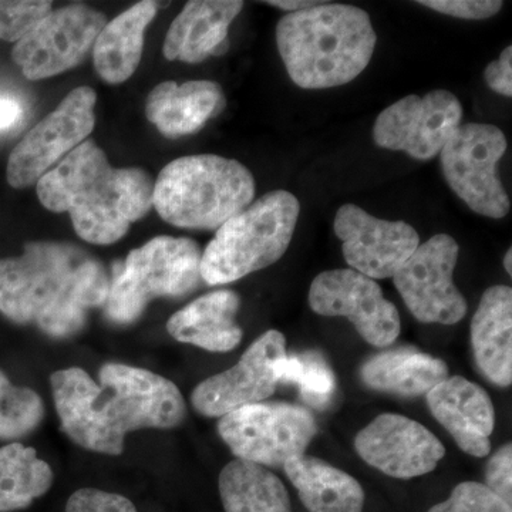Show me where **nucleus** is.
I'll return each instance as SVG.
<instances>
[{
  "label": "nucleus",
  "mask_w": 512,
  "mask_h": 512,
  "mask_svg": "<svg viewBox=\"0 0 512 512\" xmlns=\"http://www.w3.org/2000/svg\"><path fill=\"white\" fill-rule=\"evenodd\" d=\"M50 386L63 433L77 446L106 456L123 454L133 431L175 429L187 417L175 383L123 363L101 366L99 383L80 367L57 370Z\"/></svg>",
  "instance_id": "nucleus-1"
},
{
  "label": "nucleus",
  "mask_w": 512,
  "mask_h": 512,
  "mask_svg": "<svg viewBox=\"0 0 512 512\" xmlns=\"http://www.w3.org/2000/svg\"><path fill=\"white\" fill-rule=\"evenodd\" d=\"M110 275L96 256L67 242H29L23 254L0 258V313L35 326L53 339H69L103 308Z\"/></svg>",
  "instance_id": "nucleus-2"
},
{
  "label": "nucleus",
  "mask_w": 512,
  "mask_h": 512,
  "mask_svg": "<svg viewBox=\"0 0 512 512\" xmlns=\"http://www.w3.org/2000/svg\"><path fill=\"white\" fill-rule=\"evenodd\" d=\"M36 194L46 210L67 212L83 241L111 245L151 211L154 181L141 168L111 167L86 140L37 181Z\"/></svg>",
  "instance_id": "nucleus-3"
},
{
  "label": "nucleus",
  "mask_w": 512,
  "mask_h": 512,
  "mask_svg": "<svg viewBox=\"0 0 512 512\" xmlns=\"http://www.w3.org/2000/svg\"><path fill=\"white\" fill-rule=\"evenodd\" d=\"M370 16L352 5L322 3L288 13L276 25V45L289 77L306 90L355 80L375 52Z\"/></svg>",
  "instance_id": "nucleus-4"
},
{
  "label": "nucleus",
  "mask_w": 512,
  "mask_h": 512,
  "mask_svg": "<svg viewBox=\"0 0 512 512\" xmlns=\"http://www.w3.org/2000/svg\"><path fill=\"white\" fill-rule=\"evenodd\" d=\"M255 198V178L239 161L198 154L165 165L154 183L153 207L177 228L217 231Z\"/></svg>",
  "instance_id": "nucleus-5"
},
{
  "label": "nucleus",
  "mask_w": 512,
  "mask_h": 512,
  "mask_svg": "<svg viewBox=\"0 0 512 512\" xmlns=\"http://www.w3.org/2000/svg\"><path fill=\"white\" fill-rule=\"evenodd\" d=\"M301 214L298 198L275 190L229 218L201 258L202 281L224 285L278 262L291 245Z\"/></svg>",
  "instance_id": "nucleus-6"
},
{
  "label": "nucleus",
  "mask_w": 512,
  "mask_h": 512,
  "mask_svg": "<svg viewBox=\"0 0 512 512\" xmlns=\"http://www.w3.org/2000/svg\"><path fill=\"white\" fill-rule=\"evenodd\" d=\"M202 251L185 237H156L114 262L104 316L116 325H131L157 298H183L200 286Z\"/></svg>",
  "instance_id": "nucleus-7"
},
{
  "label": "nucleus",
  "mask_w": 512,
  "mask_h": 512,
  "mask_svg": "<svg viewBox=\"0 0 512 512\" xmlns=\"http://www.w3.org/2000/svg\"><path fill=\"white\" fill-rule=\"evenodd\" d=\"M318 426L308 409L296 404L261 402L239 407L218 421V433L238 460L282 467L303 456Z\"/></svg>",
  "instance_id": "nucleus-8"
},
{
  "label": "nucleus",
  "mask_w": 512,
  "mask_h": 512,
  "mask_svg": "<svg viewBox=\"0 0 512 512\" xmlns=\"http://www.w3.org/2000/svg\"><path fill=\"white\" fill-rule=\"evenodd\" d=\"M507 147L500 128L467 123L457 128L440 153L441 168L451 190L470 210L494 220L504 218L511 208L498 177V163Z\"/></svg>",
  "instance_id": "nucleus-9"
},
{
  "label": "nucleus",
  "mask_w": 512,
  "mask_h": 512,
  "mask_svg": "<svg viewBox=\"0 0 512 512\" xmlns=\"http://www.w3.org/2000/svg\"><path fill=\"white\" fill-rule=\"evenodd\" d=\"M96 101L92 87H77L67 94L13 148L6 168L8 183L18 190L37 184L53 165L84 143L96 126Z\"/></svg>",
  "instance_id": "nucleus-10"
},
{
  "label": "nucleus",
  "mask_w": 512,
  "mask_h": 512,
  "mask_svg": "<svg viewBox=\"0 0 512 512\" xmlns=\"http://www.w3.org/2000/svg\"><path fill=\"white\" fill-rule=\"evenodd\" d=\"M458 252L456 239L434 235L394 274L397 291L420 322L454 325L466 316L467 301L453 282Z\"/></svg>",
  "instance_id": "nucleus-11"
},
{
  "label": "nucleus",
  "mask_w": 512,
  "mask_h": 512,
  "mask_svg": "<svg viewBox=\"0 0 512 512\" xmlns=\"http://www.w3.org/2000/svg\"><path fill=\"white\" fill-rule=\"evenodd\" d=\"M103 13L73 5L52 10L13 47L12 59L26 79H49L74 69L86 59L106 26Z\"/></svg>",
  "instance_id": "nucleus-12"
},
{
  "label": "nucleus",
  "mask_w": 512,
  "mask_h": 512,
  "mask_svg": "<svg viewBox=\"0 0 512 512\" xmlns=\"http://www.w3.org/2000/svg\"><path fill=\"white\" fill-rule=\"evenodd\" d=\"M286 357L284 333L268 330L237 365L198 384L192 390V406L202 416L222 417L239 407L265 402L281 383Z\"/></svg>",
  "instance_id": "nucleus-13"
},
{
  "label": "nucleus",
  "mask_w": 512,
  "mask_h": 512,
  "mask_svg": "<svg viewBox=\"0 0 512 512\" xmlns=\"http://www.w3.org/2000/svg\"><path fill=\"white\" fill-rule=\"evenodd\" d=\"M463 120L460 100L447 90L407 96L377 117L373 138L386 150L404 151L416 160L439 156Z\"/></svg>",
  "instance_id": "nucleus-14"
},
{
  "label": "nucleus",
  "mask_w": 512,
  "mask_h": 512,
  "mask_svg": "<svg viewBox=\"0 0 512 512\" xmlns=\"http://www.w3.org/2000/svg\"><path fill=\"white\" fill-rule=\"evenodd\" d=\"M309 306L322 316H342L375 348H387L399 338L402 320L373 279L353 269L325 271L313 279Z\"/></svg>",
  "instance_id": "nucleus-15"
},
{
  "label": "nucleus",
  "mask_w": 512,
  "mask_h": 512,
  "mask_svg": "<svg viewBox=\"0 0 512 512\" xmlns=\"http://www.w3.org/2000/svg\"><path fill=\"white\" fill-rule=\"evenodd\" d=\"M333 227L350 268L373 281L393 278L420 245L412 225L379 220L355 204L339 208Z\"/></svg>",
  "instance_id": "nucleus-16"
},
{
  "label": "nucleus",
  "mask_w": 512,
  "mask_h": 512,
  "mask_svg": "<svg viewBox=\"0 0 512 512\" xmlns=\"http://www.w3.org/2000/svg\"><path fill=\"white\" fill-rule=\"evenodd\" d=\"M355 447L369 466L402 480L431 473L446 456V447L423 424L390 413L360 431Z\"/></svg>",
  "instance_id": "nucleus-17"
},
{
  "label": "nucleus",
  "mask_w": 512,
  "mask_h": 512,
  "mask_svg": "<svg viewBox=\"0 0 512 512\" xmlns=\"http://www.w3.org/2000/svg\"><path fill=\"white\" fill-rule=\"evenodd\" d=\"M427 403L464 453L473 457L490 454L495 412L483 387L461 376L447 377L427 393Z\"/></svg>",
  "instance_id": "nucleus-18"
},
{
  "label": "nucleus",
  "mask_w": 512,
  "mask_h": 512,
  "mask_svg": "<svg viewBox=\"0 0 512 512\" xmlns=\"http://www.w3.org/2000/svg\"><path fill=\"white\" fill-rule=\"evenodd\" d=\"M242 8L244 2L239 0H191L168 29L165 59L194 64L224 55L229 26Z\"/></svg>",
  "instance_id": "nucleus-19"
},
{
  "label": "nucleus",
  "mask_w": 512,
  "mask_h": 512,
  "mask_svg": "<svg viewBox=\"0 0 512 512\" xmlns=\"http://www.w3.org/2000/svg\"><path fill=\"white\" fill-rule=\"evenodd\" d=\"M225 107L218 83L194 80L184 84L164 82L148 94L147 119L164 137L180 138L197 133Z\"/></svg>",
  "instance_id": "nucleus-20"
},
{
  "label": "nucleus",
  "mask_w": 512,
  "mask_h": 512,
  "mask_svg": "<svg viewBox=\"0 0 512 512\" xmlns=\"http://www.w3.org/2000/svg\"><path fill=\"white\" fill-rule=\"evenodd\" d=\"M471 343L481 373L491 383L507 387L512 382V291L491 286L481 296L471 320Z\"/></svg>",
  "instance_id": "nucleus-21"
},
{
  "label": "nucleus",
  "mask_w": 512,
  "mask_h": 512,
  "mask_svg": "<svg viewBox=\"0 0 512 512\" xmlns=\"http://www.w3.org/2000/svg\"><path fill=\"white\" fill-rule=\"evenodd\" d=\"M241 298L234 291H215L201 296L171 316L167 330L175 340L208 352H229L242 340L237 313Z\"/></svg>",
  "instance_id": "nucleus-22"
},
{
  "label": "nucleus",
  "mask_w": 512,
  "mask_h": 512,
  "mask_svg": "<svg viewBox=\"0 0 512 512\" xmlns=\"http://www.w3.org/2000/svg\"><path fill=\"white\" fill-rule=\"evenodd\" d=\"M156 2L136 3L106 23L93 46L94 69L109 84L127 82L143 56L144 33L157 15Z\"/></svg>",
  "instance_id": "nucleus-23"
},
{
  "label": "nucleus",
  "mask_w": 512,
  "mask_h": 512,
  "mask_svg": "<svg viewBox=\"0 0 512 512\" xmlns=\"http://www.w3.org/2000/svg\"><path fill=\"white\" fill-rule=\"evenodd\" d=\"M360 377L370 389L416 397L446 380L448 367L439 357L399 348L370 357L363 363Z\"/></svg>",
  "instance_id": "nucleus-24"
},
{
  "label": "nucleus",
  "mask_w": 512,
  "mask_h": 512,
  "mask_svg": "<svg viewBox=\"0 0 512 512\" xmlns=\"http://www.w3.org/2000/svg\"><path fill=\"white\" fill-rule=\"evenodd\" d=\"M284 470L309 511L362 512V485L345 471L305 454L289 460Z\"/></svg>",
  "instance_id": "nucleus-25"
},
{
  "label": "nucleus",
  "mask_w": 512,
  "mask_h": 512,
  "mask_svg": "<svg viewBox=\"0 0 512 512\" xmlns=\"http://www.w3.org/2000/svg\"><path fill=\"white\" fill-rule=\"evenodd\" d=\"M225 512H291L284 483L259 464L234 460L218 480Z\"/></svg>",
  "instance_id": "nucleus-26"
},
{
  "label": "nucleus",
  "mask_w": 512,
  "mask_h": 512,
  "mask_svg": "<svg viewBox=\"0 0 512 512\" xmlns=\"http://www.w3.org/2000/svg\"><path fill=\"white\" fill-rule=\"evenodd\" d=\"M53 470L35 448L9 443L0 448V512L25 510L52 488Z\"/></svg>",
  "instance_id": "nucleus-27"
},
{
  "label": "nucleus",
  "mask_w": 512,
  "mask_h": 512,
  "mask_svg": "<svg viewBox=\"0 0 512 512\" xmlns=\"http://www.w3.org/2000/svg\"><path fill=\"white\" fill-rule=\"evenodd\" d=\"M42 397L30 387L15 386L0 370V440L29 436L45 419Z\"/></svg>",
  "instance_id": "nucleus-28"
},
{
  "label": "nucleus",
  "mask_w": 512,
  "mask_h": 512,
  "mask_svg": "<svg viewBox=\"0 0 512 512\" xmlns=\"http://www.w3.org/2000/svg\"><path fill=\"white\" fill-rule=\"evenodd\" d=\"M52 6L47 0H0V39L18 43L52 12Z\"/></svg>",
  "instance_id": "nucleus-29"
},
{
  "label": "nucleus",
  "mask_w": 512,
  "mask_h": 512,
  "mask_svg": "<svg viewBox=\"0 0 512 512\" xmlns=\"http://www.w3.org/2000/svg\"><path fill=\"white\" fill-rule=\"evenodd\" d=\"M302 362L298 384L302 399L315 409L328 406L336 390V379L332 369L319 353L299 355Z\"/></svg>",
  "instance_id": "nucleus-30"
},
{
  "label": "nucleus",
  "mask_w": 512,
  "mask_h": 512,
  "mask_svg": "<svg viewBox=\"0 0 512 512\" xmlns=\"http://www.w3.org/2000/svg\"><path fill=\"white\" fill-rule=\"evenodd\" d=\"M429 512H512L511 505L495 495L487 485L480 483L458 484L443 503L434 505Z\"/></svg>",
  "instance_id": "nucleus-31"
},
{
  "label": "nucleus",
  "mask_w": 512,
  "mask_h": 512,
  "mask_svg": "<svg viewBox=\"0 0 512 512\" xmlns=\"http://www.w3.org/2000/svg\"><path fill=\"white\" fill-rule=\"evenodd\" d=\"M66 512H137V508L123 495L82 488L70 495Z\"/></svg>",
  "instance_id": "nucleus-32"
},
{
  "label": "nucleus",
  "mask_w": 512,
  "mask_h": 512,
  "mask_svg": "<svg viewBox=\"0 0 512 512\" xmlns=\"http://www.w3.org/2000/svg\"><path fill=\"white\" fill-rule=\"evenodd\" d=\"M420 5L453 18L483 20L503 9L500 0H421Z\"/></svg>",
  "instance_id": "nucleus-33"
},
{
  "label": "nucleus",
  "mask_w": 512,
  "mask_h": 512,
  "mask_svg": "<svg viewBox=\"0 0 512 512\" xmlns=\"http://www.w3.org/2000/svg\"><path fill=\"white\" fill-rule=\"evenodd\" d=\"M487 487L508 505L512 503V447L511 444L498 448L485 468Z\"/></svg>",
  "instance_id": "nucleus-34"
},
{
  "label": "nucleus",
  "mask_w": 512,
  "mask_h": 512,
  "mask_svg": "<svg viewBox=\"0 0 512 512\" xmlns=\"http://www.w3.org/2000/svg\"><path fill=\"white\" fill-rule=\"evenodd\" d=\"M485 82L491 90L501 96H512V47L508 46L501 53L497 62H491L485 67Z\"/></svg>",
  "instance_id": "nucleus-35"
},
{
  "label": "nucleus",
  "mask_w": 512,
  "mask_h": 512,
  "mask_svg": "<svg viewBox=\"0 0 512 512\" xmlns=\"http://www.w3.org/2000/svg\"><path fill=\"white\" fill-rule=\"evenodd\" d=\"M22 106L9 97H0V130L15 126L22 119Z\"/></svg>",
  "instance_id": "nucleus-36"
},
{
  "label": "nucleus",
  "mask_w": 512,
  "mask_h": 512,
  "mask_svg": "<svg viewBox=\"0 0 512 512\" xmlns=\"http://www.w3.org/2000/svg\"><path fill=\"white\" fill-rule=\"evenodd\" d=\"M320 2H313V0H269L266 5L275 6V8L288 10V12L295 13L301 10L311 9L313 6L319 5Z\"/></svg>",
  "instance_id": "nucleus-37"
},
{
  "label": "nucleus",
  "mask_w": 512,
  "mask_h": 512,
  "mask_svg": "<svg viewBox=\"0 0 512 512\" xmlns=\"http://www.w3.org/2000/svg\"><path fill=\"white\" fill-rule=\"evenodd\" d=\"M504 268L508 275H512V249H508L507 255L504 258Z\"/></svg>",
  "instance_id": "nucleus-38"
}]
</instances>
